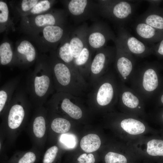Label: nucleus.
Returning <instances> with one entry per match:
<instances>
[{
    "label": "nucleus",
    "instance_id": "nucleus-1",
    "mask_svg": "<svg viewBox=\"0 0 163 163\" xmlns=\"http://www.w3.org/2000/svg\"><path fill=\"white\" fill-rule=\"evenodd\" d=\"M54 88L49 59L42 57L34 69L27 77L25 88L31 102L41 105L45 102Z\"/></svg>",
    "mask_w": 163,
    "mask_h": 163
},
{
    "label": "nucleus",
    "instance_id": "nucleus-2",
    "mask_svg": "<svg viewBox=\"0 0 163 163\" xmlns=\"http://www.w3.org/2000/svg\"><path fill=\"white\" fill-rule=\"evenodd\" d=\"M159 67L156 63L145 64L135 70L130 80L132 88L143 100L158 94L163 87Z\"/></svg>",
    "mask_w": 163,
    "mask_h": 163
},
{
    "label": "nucleus",
    "instance_id": "nucleus-3",
    "mask_svg": "<svg viewBox=\"0 0 163 163\" xmlns=\"http://www.w3.org/2000/svg\"><path fill=\"white\" fill-rule=\"evenodd\" d=\"M100 15L107 18L119 25H123L133 16L137 3L129 1L97 0Z\"/></svg>",
    "mask_w": 163,
    "mask_h": 163
},
{
    "label": "nucleus",
    "instance_id": "nucleus-4",
    "mask_svg": "<svg viewBox=\"0 0 163 163\" xmlns=\"http://www.w3.org/2000/svg\"><path fill=\"white\" fill-rule=\"evenodd\" d=\"M64 2L68 13L76 23L94 20L100 15L97 1L70 0Z\"/></svg>",
    "mask_w": 163,
    "mask_h": 163
},
{
    "label": "nucleus",
    "instance_id": "nucleus-5",
    "mask_svg": "<svg viewBox=\"0 0 163 163\" xmlns=\"http://www.w3.org/2000/svg\"><path fill=\"white\" fill-rule=\"evenodd\" d=\"M116 37L109 27L103 22L96 21L88 28L87 41L91 53L106 46L109 41H114Z\"/></svg>",
    "mask_w": 163,
    "mask_h": 163
},
{
    "label": "nucleus",
    "instance_id": "nucleus-6",
    "mask_svg": "<svg viewBox=\"0 0 163 163\" xmlns=\"http://www.w3.org/2000/svg\"><path fill=\"white\" fill-rule=\"evenodd\" d=\"M116 49L115 65L121 80L125 83L130 81L135 70L133 56L124 47L117 37L114 41Z\"/></svg>",
    "mask_w": 163,
    "mask_h": 163
},
{
    "label": "nucleus",
    "instance_id": "nucleus-7",
    "mask_svg": "<svg viewBox=\"0 0 163 163\" xmlns=\"http://www.w3.org/2000/svg\"><path fill=\"white\" fill-rule=\"evenodd\" d=\"M49 60L54 88L58 92L66 93L72 81L71 69L58 57L56 53H52Z\"/></svg>",
    "mask_w": 163,
    "mask_h": 163
},
{
    "label": "nucleus",
    "instance_id": "nucleus-8",
    "mask_svg": "<svg viewBox=\"0 0 163 163\" xmlns=\"http://www.w3.org/2000/svg\"><path fill=\"white\" fill-rule=\"evenodd\" d=\"M117 37L127 50L133 56L143 58L153 53L152 46H148L145 42L132 35L123 27H118Z\"/></svg>",
    "mask_w": 163,
    "mask_h": 163
},
{
    "label": "nucleus",
    "instance_id": "nucleus-9",
    "mask_svg": "<svg viewBox=\"0 0 163 163\" xmlns=\"http://www.w3.org/2000/svg\"><path fill=\"white\" fill-rule=\"evenodd\" d=\"M116 54L115 46H106L98 50L91 62L90 68L91 72L97 74L106 69L115 61Z\"/></svg>",
    "mask_w": 163,
    "mask_h": 163
},
{
    "label": "nucleus",
    "instance_id": "nucleus-10",
    "mask_svg": "<svg viewBox=\"0 0 163 163\" xmlns=\"http://www.w3.org/2000/svg\"><path fill=\"white\" fill-rule=\"evenodd\" d=\"M113 78H107L100 86L96 96L97 103L101 106L109 104L118 99L120 84L117 85Z\"/></svg>",
    "mask_w": 163,
    "mask_h": 163
},
{
    "label": "nucleus",
    "instance_id": "nucleus-11",
    "mask_svg": "<svg viewBox=\"0 0 163 163\" xmlns=\"http://www.w3.org/2000/svg\"><path fill=\"white\" fill-rule=\"evenodd\" d=\"M36 58V51L33 45L28 41L24 40L18 46L12 63L20 67L26 68L32 63Z\"/></svg>",
    "mask_w": 163,
    "mask_h": 163
},
{
    "label": "nucleus",
    "instance_id": "nucleus-12",
    "mask_svg": "<svg viewBox=\"0 0 163 163\" xmlns=\"http://www.w3.org/2000/svg\"><path fill=\"white\" fill-rule=\"evenodd\" d=\"M88 27L84 22L72 29L70 34L69 49L74 58L77 57L87 43V34Z\"/></svg>",
    "mask_w": 163,
    "mask_h": 163
},
{
    "label": "nucleus",
    "instance_id": "nucleus-13",
    "mask_svg": "<svg viewBox=\"0 0 163 163\" xmlns=\"http://www.w3.org/2000/svg\"><path fill=\"white\" fill-rule=\"evenodd\" d=\"M118 98L125 107L132 109H140L143 99L132 88L120 82Z\"/></svg>",
    "mask_w": 163,
    "mask_h": 163
},
{
    "label": "nucleus",
    "instance_id": "nucleus-14",
    "mask_svg": "<svg viewBox=\"0 0 163 163\" xmlns=\"http://www.w3.org/2000/svg\"><path fill=\"white\" fill-rule=\"evenodd\" d=\"M134 29L137 36L143 42L154 45L163 39V31L145 23L137 21Z\"/></svg>",
    "mask_w": 163,
    "mask_h": 163
},
{
    "label": "nucleus",
    "instance_id": "nucleus-15",
    "mask_svg": "<svg viewBox=\"0 0 163 163\" xmlns=\"http://www.w3.org/2000/svg\"><path fill=\"white\" fill-rule=\"evenodd\" d=\"M66 14L62 10H56L47 13L39 14L34 18V24L40 27H44L48 26L64 25Z\"/></svg>",
    "mask_w": 163,
    "mask_h": 163
},
{
    "label": "nucleus",
    "instance_id": "nucleus-16",
    "mask_svg": "<svg viewBox=\"0 0 163 163\" xmlns=\"http://www.w3.org/2000/svg\"><path fill=\"white\" fill-rule=\"evenodd\" d=\"M137 21L163 31V8L149 6L147 10L138 18Z\"/></svg>",
    "mask_w": 163,
    "mask_h": 163
},
{
    "label": "nucleus",
    "instance_id": "nucleus-17",
    "mask_svg": "<svg viewBox=\"0 0 163 163\" xmlns=\"http://www.w3.org/2000/svg\"><path fill=\"white\" fill-rule=\"evenodd\" d=\"M51 98L60 103L61 109L71 117L78 120L82 117L81 109L71 101L67 93L58 92Z\"/></svg>",
    "mask_w": 163,
    "mask_h": 163
},
{
    "label": "nucleus",
    "instance_id": "nucleus-18",
    "mask_svg": "<svg viewBox=\"0 0 163 163\" xmlns=\"http://www.w3.org/2000/svg\"><path fill=\"white\" fill-rule=\"evenodd\" d=\"M20 77L17 76L10 79L0 88V112L9 104L14 94L19 87L20 81Z\"/></svg>",
    "mask_w": 163,
    "mask_h": 163
},
{
    "label": "nucleus",
    "instance_id": "nucleus-19",
    "mask_svg": "<svg viewBox=\"0 0 163 163\" xmlns=\"http://www.w3.org/2000/svg\"><path fill=\"white\" fill-rule=\"evenodd\" d=\"M64 25L48 26L43 28V37L48 42L56 44L61 42L70 32Z\"/></svg>",
    "mask_w": 163,
    "mask_h": 163
},
{
    "label": "nucleus",
    "instance_id": "nucleus-20",
    "mask_svg": "<svg viewBox=\"0 0 163 163\" xmlns=\"http://www.w3.org/2000/svg\"><path fill=\"white\" fill-rule=\"evenodd\" d=\"M71 31L61 42L56 54L58 57L71 69L75 66L74 62V58L69 49V42Z\"/></svg>",
    "mask_w": 163,
    "mask_h": 163
},
{
    "label": "nucleus",
    "instance_id": "nucleus-21",
    "mask_svg": "<svg viewBox=\"0 0 163 163\" xmlns=\"http://www.w3.org/2000/svg\"><path fill=\"white\" fill-rule=\"evenodd\" d=\"M121 126L128 133L136 135L143 133L145 130L144 124L140 121L132 118H127L123 120Z\"/></svg>",
    "mask_w": 163,
    "mask_h": 163
},
{
    "label": "nucleus",
    "instance_id": "nucleus-22",
    "mask_svg": "<svg viewBox=\"0 0 163 163\" xmlns=\"http://www.w3.org/2000/svg\"><path fill=\"white\" fill-rule=\"evenodd\" d=\"M101 145V141L99 137L94 134H90L85 136L82 139L80 143L81 149L87 153L97 150Z\"/></svg>",
    "mask_w": 163,
    "mask_h": 163
},
{
    "label": "nucleus",
    "instance_id": "nucleus-23",
    "mask_svg": "<svg viewBox=\"0 0 163 163\" xmlns=\"http://www.w3.org/2000/svg\"><path fill=\"white\" fill-rule=\"evenodd\" d=\"M14 57L13 52L10 44L6 42L0 46V62L5 66L12 62Z\"/></svg>",
    "mask_w": 163,
    "mask_h": 163
},
{
    "label": "nucleus",
    "instance_id": "nucleus-24",
    "mask_svg": "<svg viewBox=\"0 0 163 163\" xmlns=\"http://www.w3.org/2000/svg\"><path fill=\"white\" fill-rule=\"evenodd\" d=\"M91 52L87 43L79 56L74 58V62L75 66L81 68L91 65Z\"/></svg>",
    "mask_w": 163,
    "mask_h": 163
},
{
    "label": "nucleus",
    "instance_id": "nucleus-25",
    "mask_svg": "<svg viewBox=\"0 0 163 163\" xmlns=\"http://www.w3.org/2000/svg\"><path fill=\"white\" fill-rule=\"evenodd\" d=\"M71 124L67 120L61 117L55 118L51 123V128L55 132L58 133H64L70 129Z\"/></svg>",
    "mask_w": 163,
    "mask_h": 163
},
{
    "label": "nucleus",
    "instance_id": "nucleus-26",
    "mask_svg": "<svg viewBox=\"0 0 163 163\" xmlns=\"http://www.w3.org/2000/svg\"><path fill=\"white\" fill-rule=\"evenodd\" d=\"M147 152L153 156H163V141L156 139L151 140L147 144Z\"/></svg>",
    "mask_w": 163,
    "mask_h": 163
},
{
    "label": "nucleus",
    "instance_id": "nucleus-27",
    "mask_svg": "<svg viewBox=\"0 0 163 163\" xmlns=\"http://www.w3.org/2000/svg\"><path fill=\"white\" fill-rule=\"evenodd\" d=\"M33 131L37 137L41 138L44 135L46 131L45 120L43 116H37L35 118L33 123Z\"/></svg>",
    "mask_w": 163,
    "mask_h": 163
},
{
    "label": "nucleus",
    "instance_id": "nucleus-28",
    "mask_svg": "<svg viewBox=\"0 0 163 163\" xmlns=\"http://www.w3.org/2000/svg\"><path fill=\"white\" fill-rule=\"evenodd\" d=\"M60 141L67 149H72L76 147L78 139L76 136L72 133H63L60 137Z\"/></svg>",
    "mask_w": 163,
    "mask_h": 163
},
{
    "label": "nucleus",
    "instance_id": "nucleus-29",
    "mask_svg": "<svg viewBox=\"0 0 163 163\" xmlns=\"http://www.w3.org/2000/svg\"><path fill=\"white\" fill-rule=\"evenodd\" d=\"M54 2V1L48 0L40 1L30 11V13L33 14H37L46 11L50 8Z\"/></svg>",
    "mask_w": 163,
    "mask_h": 163
},
{
    "label": "nucleus",
    "instance_id": "nucleus-30",
    "mask_svg": "<svg viewBox=\"0 0 163 163\" xmlns=\"http://www.w3.org/2000/svg\"><path fill=\"white\" fill-rule=\"evenodd\" d=\"M106 163H126L127 159L123 155L116 153L109 152L105 157Z\"/></svg>",
    "mask_w": 163,
    "mask_h": 163
},
{
    "label": "nucleus",
    "instance_id": "nucleus-31",
    "mask_svg": "<svg viewBox=\"0 0 163 163\" xmlns=\"http://www.w3.org/2000/svg\"><path fill=\"white\" fill-rule=\"evenodd\" d=\"M58 151L56 146H53L47 150L43 159V163H52L54 161Z\"/></svg>",
    "mask_w": 163,
    "mask_h": 163
},
{
    "label": "nucleus",
    "instance_id": "nucleus-32",
    "mask_svg": "<svg viewBox=\"0 0 163 163\" xmlns=\"http://www.w3.org/2000/svg\"><path fill=\"white\" fill-rule=\"evenodd\" d=\"M9 10L7 4L4 2L0 1V23L3 24L8 21Z\"/></svg>",
    "mask_w": 163,
    "mask_h": 163
},
{
    "label": "nucleus",
    "instance_id": "nucleus-33",
    "mask_svg": "<svg viewBox=\"0 0 163 163\" xmlns=\"http://www.w3.org/2000/svg\"><path fill=\"white\" fill-rule=\"evenodd\" d=\"M39 1L37 0H23L21 4V9L24 12L30 11Z\"/></svg>",
    "mask_w": 163,
    "mask_h": 163
},
{
    "label": "nucleus",
    "instance_id": "nucleus-34",
    "mask_svg": "<svg viewBox=\"0 0 163 163\" xmlns=\"http://www.w3.org/2000/svg\"><path fill=\"white\" fill-rule=\"evenodd\" d=\"M152 46L153 53L158 58L163 59V39Z\"/></svg>",
    "mask_w": 163,
    "mask_h": 163
},
{
    "label": "nucleus",
    "instance_id": "nucleus-35",
    "mask_svg": "<svg viewBox=\"0 0 163 163\" xmlns=\"http://www.w3.org/2000/svg\"><path fill=\"white\" fill-rule=\"evenodd\" d=\"M35 154L32 152H28L19 160L18 163H34L36 160Z\"/></svg>",
    "mask_w": 163,
    "mask_h": 163
},
{
    "label": "nucleus",
    "instance_id": "nucleus-36",
    "mask_svg": "<svg viewBox=\"0 0 163 163\" xmlns=\"http://www.w3.org/2000/svg\"><path fill=\"white\" fill-rule=\"evenodd\" d=\"M78 163H94L95 159L92 154H89L88 155L86 153L81 155L78 158Z\"/></svg>",
    "mask_w": 163,
    "mask_h": 163
},
{
    "label": "nucleus",
    "instance_id": "nucleus-37",
    "mask_svg": "<svg viewBox=\"0 0 163 163\" xmlns=\"http://www.w3.org/2000/svg\"><path fill=\"white\" fill-rule=\"evenodd\" d=\"M147 1L149 2L150 4L149 6L159 7L162 0H147Z\"/></svg>",
    "mask_w": 163,
    "mask_h": 163
},
{
    "label": "nucleus",
    "instance_id": "nucleus-38",
    "mask_svg": "<svg viewBox=\"0 0 163 163\" xmlns=\"http://www.w3.org/2000/svg\"><path fill=\"white\" fill-rule=\"evenodd\" d=\"M157 99H158L161 103L163 104V87L158 94Z\"/></svg>",
    "mask_w": 163,
    "mask_h": 163
},
{
    "label": "nucleus",
    "instance_id": "nucleus-39",
    "mask_svg": "<svg viewBox=\"0 0 163 163\" xmlns=\"http://www.w3.org/2000/svg\"><path fill=\"white\" fill-rule=\"evenodd\" d=\"M162 118H163V114H162Z\"/></svg>",
    "mask_w": 163,
    "mask_h": 163
}]
</instances>
